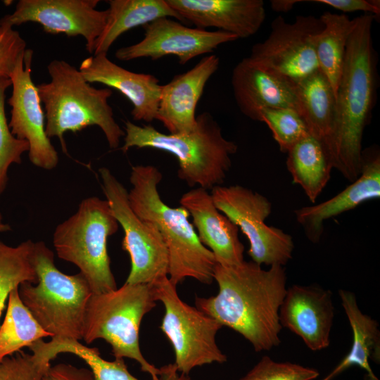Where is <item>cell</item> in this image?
Wrapping results in <instances>:
<instances>
[{"instance_id":"1","label":"cell","mask_w":380,"mask_h":380,"mask_svg":"<svg viewBox=\"0 0 380 380\" xmlns=\"http://www.w3.org/2000/svg\"><path fill=\"white\" fill-rule=\"evenodd\" d=\"M213 279L218 293L196 296V308L240 334L256 352L279 346L282 329L279 312L287 290L284 266L263 270L253 261L234 266L217 263Z\"/></svg>"},{"instance_id":"2","label":"cell","mask_w":380,"mask_h":380,"mask_svg":"<svg viewBox=\"0 0 380 380\" xmlns=\"http://www.w3.org/2000/svg\"><path fill=\"white\" fill-rule=\"evenodd\" d=\"M346 47L336 95V113L329 137L323 141L333 169L348 181L360 175L362 141L369 122L377 87L376 58L369 13L358 16Z\"/></svg>"},{"instance_id":"3","label":"cell","mask_w":380,"mask_h":380,"mask_svg":"<svg viewBox=\"0 0 380 380\" xmlns=\"http://www.w3.org/2000/svg\"><path fill=\"white\" fill-rule=\"evenodd\" d=\"M161 172L153 165L132 167L128 192L131 208L142 220L152 223L162 235L169 255L167 277L177 286L193 278L203 284L214 280L217 262L199 240L189 214L183 207L172 208L160 198L158 186Z\"/></svg>"},{"instance_id":"4","label":"cell","mask_w":380,"mask_h":380,"mask_svg":"<svg viewBox=\"0 0 380 380\" xmlns=\"http://www.w3.org/2000/svg\"><path fill=\"white\" fill-rule=\"evenodd\" d=\"M126 153L132 147L151 148L174 155L178 161V177L188 186L212 189L221 186L232 167L237 144L224 137L213 115L204 112L196 116L194 129L187 134H165L151 125L125 122Z\"/></svg>"},{"instance_id":"5","label":"cell","mask_w":380,"mask_h":380,"mask_svg":"<svg viewBox=\"0 0 380 380\" xmlns=\"http://www.w3.org/2000/svg\"><path fill=\"white\" fill-rule=\"evenodd\" d=\"M47 70L50 82L37 85L44 106L47 136L58 137L63 151L68 153L63 137L66 132L76 133L96 125L103 131L110 148H116L125 132L115 121L108 102L112 90L92 87L79 69L63 60L51 61Z\"/></svg>"},{"instance_id":"6","label":"cell","mask_w":380,"mask_h":380,"mask_svg":"<svg viewBox=\"0 0 380 380\" xmlns=\"http://www.w3.org/2000/svg\"><path fill=\"white\" fill-rule=\"evenodd\" d=\"M31 260L37 283L25 281L18 287L20 298L39 325L52 337L82 339L88 301L93 292L79 272L68 275L54 263L53 253L43 241L34 243Z\"/></svg>"},{"instance_id":"7","label":"cell","mask_w":380,"mask_h":380,"mask_svg":"<svg viewBox=\"0 0 380 380\" xmlns=\"http://www.w3.org/2000/svg\"><path fill=\"white\" fill-rule=\"evenodd\" d=\"M152 284H127L115 290L92 293L86 309L82 339L87 344L104 339L115 358L136 360L141 371L152 380H160L156 368L143 356L139 346V329L143 317L156 306Z\"/></svg>"},{"instance_id":"8","label":"cell","mask_w":380,"mask_h":380,"mask_svg":"<svg viewBox=\"0 0 380 380\" xmlns=\"http://www.w3.org/2000/svg\"><path fill=\"white\" fill-rule=\"evenodd\" d=\"M118 228L107 200L89 197L83 200L77 211L58 224L53 233V243L58 258L80 269L93 293L117 289L107 239Z\"/></svg>"},{"instance_id":"9","label":"cell","mask_w":380,"mask_h":380,"mask_svg":"<svg viewBox=\"0 0 380 380\" xmlns=\"http://www.w3.org/2000/svg\"><path fill=\"white\" fill-rule=\"evenodd\" d=\"M152 286L156 301L165 307L160 329L172 344L178 372L189 375L194 367L225 362L227 356L215 340L222 325L184 302L177 294V286L167 277Z\"/></svg>"},{"instance_id":"10","label":"cell","mask_w":380,"mask_h":380,"mask_svg":"<svg viewBox=\"0 0 380 380\" xmlns=\"http://www.w3.org/2000/svg\"><path fill=\"white\" fill-rule=\"evenodd\" d=\"M210 194L215 207L248 239V254L253 262L284 266L292 258V236L265 223L272 207L265 196L238 184L215 186Z\"/></svg>"},{"instance_id":"11","label":"cell","mask_w":380,"mask_h":380,"mask_svg":"<svg viewBox=\"0 0 380 380\" xmlns=\"http://www.w3.org/2000/svg\"><path fill=\"white\" fill-rule=\"evenodd\" d=\"M103 191L112 213L124 231L122 248L131 260L125 283L153 284L167 277L169 255L165 241L152 223L132 210L128 191L106 167L99 169Z\"/></svg>"},{"instance_id":"12","label":"cell","mask_w":380,"mask_h":380,"mask_svg":"<svg viewBox=\"0 0 380 380\" xmlns=\"http://www.w3.org/2000/svg\"><path fill=\"white\" fill-rule=\"evenodd\" d=\"M324 27L320 18L300 15L293 23L279 15L266 39L254 44L249 58L293 82L319 70L315 46Z\"/></svg>"},{"instance_id":"13","label":"cell","mask_w":380,"mask_h":380,"mask_svg":"<svg viewBox=\"0 0 380 380\" xmlns=\"http://www.w3.org/2000/svg\"><path fill=\"white\" fill-rule=\"evenodd\" d=\"M99 3V0H20L14 12L1 18L0 24L13 27L34 22L49 34L82 36L87 51L93 53L108 15L107 9H96Z\"/></svg>"},{"instance_id":"14","label":"cell","mask_w":380,"mask_h":380,"mask_svg":"<svg viewBox=\"0 0 380 380\" xmlns=\"http://www.w3.org/2000/svg\"><path fill=\"white\" fill-rule=\"evenodd\" d=\"M32 51L27 49L10 77L12 94L8 100L11 107L8 126L16 138L28 142L30 162L51 170L56 167L58 156L46 133L45 113L32 79Z\"/></svg>"},{"instance_id":"15","label":"cell","mask_w":380,"mask_h":380,"mask_svg":"<svg viewBox=\"0 0 380 380\" xmlns=\"http://www.w3.org/2000/svg\"><path fill=\"white\" fill-rule=\"evenodd\" d=\"M143 28L144 38L118 49L115 53L117 59L128 61L149 58L155 61L174 55L180 65H185L195 57L213 52L222 44L237 39L224 31L191 28L167 17L158 18Z\"/></svg>"},{"instance_id":"16","label":"cell","mask_w":380,"mask_h":380,"mask_svg":"<svg viewBox=\"0 0 380 380\" xmlns=\"http://www.w3.org/2000/svg\"><path fill=\"white\" fill-rule=\"evenodd\" d=\"M279 322L313 350L327 348L334 317L332 293L316 285L287 288L279 312Z\"/></svg>"},{"instance_id":"17","label":"cell","mask_w":380,"mask_h":380,"mask_svg":"<svg viewBox=\"0 0 380 380\" xmlns=\"http://www.w3.org/2000/svg\"><path fill=\"white\" fill-rule=\"evenodd\" d=\"M232 86L240 111L260 122L266 108H288L300 114L295 82L251 60L239 62L232 71Z\"/></svg>"},{"instance_id":"18","label":"cell","mask_w":380,"mask_h":380,"mask_svg":"<svg viewBox=\"0 0 380 380\" xmlns=\"http://www.w3.org/2000/svg\"><path fill=\"white\" fill-rule=\"evenodd\" d=\"M380 197V151L376 145L362 149L359 177L330 199L294 211L308 240L318 243L326 220Z\"/></svg>"},{"instance_id":"19","label":"cell","mask_w":380,"mask_h":380,"mask_svg":"<svg viewBox=\"0 0 380 380\" xmlns=\"http://www.w3.org/2000/svg\"><path fill=\"white\" fill-rule=\"evenodd\" d=\"M219 65L218 56H206L188 71L175 75L168 83L161 85L156 120L170 134H187L194 129L198 102L205 84Z\"/></svg>"},{"instance_id":"20","label":"cell","mask_w":380,"mask_h":380,"mask_svg":"<svg viewBox=\"0 0 380 380\" xmlns=\"http://www.w3.org/2000/svg\"><path fill=\"white\" fill-rule=\"evenodd\" d=\"M185 23L205 30H218L248 38L255 34L266 18L262 0H166Z\"/></svg>"},{"instance_id":"21","label":"cell","mask_w":380,"mask_h":380,"mask_svg":"<svg viewBox=\"0 0 380 380\" xmlns=\"http://www.w3.org/2000/svg\"><path fill=\"white\" fill-rule=\"evenodd\" d=\"M79 70L89 83H101L115 89L129 99L134 120L151 122L156 119L161 85L154 75L125 69L111 61L106 53L85 58Z\"/></svg>"},{"instance_id":"22","label":"cell","mask_w":380,"mask_h":380,"mask_svg":"<svg viewBox=\"0 0 380 380\" xmlns=\"http://www.w3.org/2000/svg\"><path fill=\"white\" fill-rule=\"evenodd\" d=\"M179 204L192 217L200 241L213 253L217 264L234 266L244 261L239 227L215 207L207 189L198 186L188 191Z\"/></svg>"},{"instance_id":"23","label":"cell","mask_w":380,"mask_h":380,"mask_svg":"<svg viewBox=\"0 0 380 380\" xmlns=\"http://www.w3.org/2000/svg\"><path fill=\"white\" fill-rule=\"evenodd\" d=\"M29 348L32 354L48 362L60 353L75 355L89 367L94 380H139L129 373L123 358L106 360L96 348H89L77 340L53 337L49 342L38 340ZM160 369V380H191L189 375L179 373L175 363Z\"/></svg>"},{"instance_id":"24","label":"cell","mask_w":380,"mask_h":380,"mask_svg":"<svg viewBox=\"0 0 380 380\" xmlns=\"http://www.w3.org/2000/svg\"><path fill=\"white\" fill-rule=\"evenodd\" d=\"M104 28L96 40L93 55L108 53L115 41L129 30L167 17L184 22L166 0H109Z\"/></svg>"},{"instance_id":"25","label":"cell","mask_w":380,"mask_h":380,"mask_svg":"<svg viewBox=\"0 0 380 380\" xmlns=\"http://www.w3.org/2000/svg\"><path fill=\"white\" fill-rule=\"evenodd\" d=\"M341 305L348 317L353 332V343L348 355L340 364L323 380H331L347 368L357 365L367 372V380H379L369 363L380 360V331L378 322L362 313L358 307L354 293L340 289Z\"/></svg>"},{"instance_id":"26","label":"cell","mask_w":380,"mask_h":380,"mask_svg":"<svg viewBox=\"0 0 380 380\" xmlns=\"http://www.w3.org/2000/svg\"><path fill=\"white\" fill-rule=\"evenodd\" d=\"M286 167L293 184L299 185L312 203L322 193L333 169L324 141L308 134L286 153Z\"/></svg>"},{"instance_id":"27","label":"cell","mask_w":380,"mask_h":380,"mask_svg":"<svg viewBox=\"0 0 380 380\" xmlns=\"http://www.w3.org/2000/svg\"><path fill=\"white\" fill-rule=\"evenodd\" d=\"M300 115L310 134L325 141L330 135L335 119L336 95L320 70L295 82Z\"/></svg>"},{"instance_id":"28","label":"cell","mask_w":380,"mask_h":380,"mask_svg":"<svg viewBox=\"0 0 380 380\" xmlns=\"http://www.w3.org/2000/svg\"><path fill=\"white\" fill-rule=\"evenodd\" d=\"M324 27L318 35L315 46L319 69L336 91L346 51L347 43L357 23L346 15L326 11L319 17Z\"/></svg>"},{"instance_id":"29","label":"cell","mask_w":380,"mask_h":380,"mask_svg":"<svg viewBox=\"0 0 380 380\" xmlns=\"http://www.w3.org/2000/svg\"><path fill=\"white\" fill-rule=\"evenodd\" d=\"M45 337H52L36 321L22 302L18 287L8 296L6 316L0 327V362L23 347Z\"/></svg>"},{"instance_id":"30","label":"cell","mask_w":380,"mask_h":380,"mask_svg":"<svg viewBox=\"0 0 380 380\" xmlns=\"http://www.w3.org/2000/svg\"><path fill=\"white\" fill-rule=\"evenodd\" d=\"M33 244L28 240L11 247L0 241V317L11 291L25 281L37 283L31 260Z\"/></svg>"},{"instance_id":"31","label":"cell","mask_w":380,"mask_h":380,"mask_svg":"<svg viewBox=\"0 0 380 380\" xmlns=\"http://www.w3.org/2000/svg\"><path fill=\"white\" fill-rule=\"evenodd\" d=\"M260 122L271 130L274 140L283 153L310 134L302 115L288 108H266L260 111Z\"/></svg>"},{"instance_id":"32","label":"cell","mask_w":380,"mask_h":380,"mask_svg":"<svg viewBox=\"0 0 380 380\" xmlns=\"http://www.w3.org/2000/svg\"><path fill=\"white\" fill-rule=\"evenodd\" d=\"M11 86V79L0 77V195L6 186L9 166L12 163H21L22 154L28 151L30 148L27 141L19 139L11 133L7 122L5 92Z\"/></svg>"},{"instance_id":"33","label":"cell","mask_w":380,"mask_h":380,"mask_svg":"<svg viewBox=\"0 0 380 380\" xmlns=\"http://www.w3.org/2000/svg\"><path fill=\"white\" fill-rule=\"evenodd\" d=\"M318 370L289 362H279L268 356L260 360L240 380H313Z\"/></svg>"},{"instance_id":"34","label":"cell","mask_w":380,"mask_h":380,"mask_svg":"<svg viewBox=\"0 0 380 380\" xmlns=\"http://www.w3.org/2000/svg\"><path fill=\"white\" fill-rule=\"evenodd\" d=\"M50 366L33 354L20 352L0 362V380H42Z\"/></svg>"},{"instance_id":"35","label":"cell","mask_w":380,"mask_h":380,"mask_svg":"<svg viewBox=\"0 0 380 380\" xmlns=\"http://www.w3.org/2000/svg\"><path fill=\"white\" fill-rule=\"evenodd\" d=\"M26 42L12 27L0 24V77L9 78L24 56Z\"/></svg>"},{"instance_id":"36","label":"cell","mask_w":380,"mask_h":380,"mask_svg":"<svg viewBox=\"0 0 380 380\" xmlns=\"http://www.w3.org/2000/svg\"><path fill=\"white\" fill-rule=\"evenodd\" d=\"M42 380H94V378L89 369L59 363L54 366L51 365L45 372Z\"/></svg>"},{"instance_id":"37","label":"cell","mask_w":380,"mask_h":380,"mask_svg":"<svg viewBox=\"0 0 380 380\" xmlns=\"http://www.w3.org/2000/svg\"><path fill=\"white\" fill-rule=\"evenodd\" d=\"M343 12L363 11L372 14L375 17L380 14V1L379 0H313Z\"/></svg>"},{"instance_id":"38","label":"cell","mask_w":380,"mask_h":380,"mask_svg":"<svg viewBox=\"0 0 380 380\" xmlns=\"http://www.w3.org/2000/svg\"><path fill=\"white\" fill-rule=\"evenodd\" d=\"M303 1L300 0H272L270 1L271 8L277 12H287L291 10L293 6Z\"/></svg>"},{"instance_id":"39","label":"cell","mask_w":380,"mask_h":380,"mask_svg":"<svg viewBox=\"0 0 380 380\" xmlns=\"http://www.w3.org/2000/svg\"><path fill=\"white\" fill-rule=\"evenodd\" d=\"M2 215L0 213V232H6L11 229V227L8 224H4L2 221Z\"/></svg>"}]
</instances>
